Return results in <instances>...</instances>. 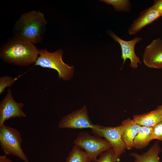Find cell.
<instances>
[{
    "mask_svg": "<svg viewBox=\"0 0 162 162\" xmlns=\"http://www.w3.org/2000/svg\"><path fill=\"white\" fill-rule=\"evenodd\" d=\"M38 55L34 44L14 36L8 39L0 49V58L3 62L20 66L35 64Z\"/></svg>",
    "mask_w": 162,
    "mask_h": 162,
    "instance_id": "6da1fadb",
    "label": "cell"
},
{
    "mask_svg": "<svg viewBox=\"0 0 162 162\" xmlns=\"http://www.w3.org/2000/svg\"><path fill=\"white\" fill-rule=\"evenodd\" d=\"M47 24L43 14L31 10L21 15L14 25L13 34L21 40L37 43L42 40Z\"/></svg>",
    "mask_w": 162,
    "mask_h": 162,
    "instance_id": "7a4b0ae2",
    "label": "cell"
},
{
    "mask_svg": "<svg viewBox=\"0 0 162 162\" xmlns=\"http://www.w3.org/2000/svg\"><path fill=\"white\" fill-rule=\"evenodd\" d=\"M63 50L60 49L53 52H49L46 49H39V56L34 65L55 69L58 73L59 79L68 80L73 76L74 67L68 65L63 62Z\"/></svg>",
    "mask_w": 162,
    "mask_h": 162,
    "instance_id": "3957f363",
    "label": "cell"
},
{
    "mask_svg": "<svg viewBox=\"0 0 162 162\" xmlns=\"http://www.w3.org/2000/svg\"><path fill=\"white\" fill-rule=\"evenodd\" d=\"M22 139L16 129L4 124L0 126V144L6 155H12L24 162H30L21 147Z\"/></svg>",
    "mask_w": 162,
    "mask_h": 162,
    "instance_id": "277c9868",
    "label": "cell"
},
{
    "mask_svg": "<svg viewBox=\"0 0 162 162\" xmlns=\"http://www.w3.org/2000/svg\"><path fill=\"white\" fill-rule=\"evenodd\" d=\"M74 143V145L83 149L91 161L93 162L97 159L98 156L112 148L111 145L106 139L93 136L86 131L80 132Z\"/></svg>",
    "mask_w": 162,
    "mask_h": 162,
    "instance_id": "5b68a950",
    "label": "cell"
},
{
    "mask_svg": "<svg viewBox=\"0 0 162 162\" xmlns=\"http://www.w3.org/2000/svg\"><path fill=\"white\" fill-rule=\"evenodd\" d=\"M122 126L105 127L95 124L92 129V132L95 135L104 137L111 145L116 154L120 157L125 152V144L122 139Z\"/></svg>",
    "mask_w": 162,
    "mask_h": 162,
    "instance_id": "8992f818",
    "label": "cell"
},
{
    "mask_svg": "<svg viewBox=\"0 0 162 162\" xmlns=\"http://www.w3.org/2000/svg\"><path fill=\"white\" fill-rule=\"evenodd\" d=\"M24 106L23 102L15 100L12 89H8L7 94L0 102V126L10 118L26 117V115L22 110Z\"/></svg>",
    "mask_w": 162,
    "mask_h": 162,
    "instance_id": "52a82bcc",
    "label": "cell"
},
{
    "mask_svg": "<svg viewBox=\"0 0 162 162\" xmlns=\"http://www.w3.org/2000/svg\"><path fill=\"white\" fill-rule=\"evenodd\" d=\"M95 124L90 119L87 107L84 106L81 109L76 110L62 117L58 127L61 128L82 129L94 128Z\"/></svg>",
    "mask_w": 162,
    "mask_h": 162,
    "instance_id": "ba28073f",
    "label": "cell"
},
{
    "mask_svg": "<svg viewBox=\"0 0 162 162\" xmlns=\"http://www.w3.org/2000/svg\"><path fill=\"white\" fill-rule=\"evenodd\" d=\"M109 34L120 45L122 50L121 57L123 60L122 68L126 60L129 59L130 61V67L134 69L137 68L138 67V64H141V62L140 58L135 53V47L137 43L142 40V38L136 36L130 40L126 41L120 38L112 32H110Z\"/></svg>",
    "mask_w": 162,
    "mask_h": 162,
    "instance_id": "9c48e42d",
    "label": "cell"
},
{
    "mask_svg": "<svg viewBox=\"0 0 162 162\" xmlns=\"http://www.w3.org/2000/svg\"><path fill=\"white\" fill-rule=\"evenodd\" d=\"M143 62L148 67L162 68V40L160 38L153 40L145 48Z\"/></svg>",
    "mask_w": 162,
    "mask_h": 162,
    "instance_id": "30bf717a",
    "label": "cell"
},
{
    "mask_svg": "<svg viewBox=\"0 0 162 162\" xmlns=\"http://www.w3.org/2000/svg\"><path fill=\"white\" fill-rule=\"evenodd\" d=\"M162 15L152 6L142 11L139 16L134 20L128 30L130 35L136 34L146 26L152 23Z\"/></svg>",
    "mask_w": 162,
    "mask_h": 162,
    "instance_id": "8fae6325",
    "label": "cell"
},
{
    "mask_svg": "<svg viewBox=\"0 0 162 162\" xmlns=\"http://www.w3.org/2000/svg\"><path fill=\"white\" fill-rule=\"evenodd\" d=\"M122 137L124 142L126 148L130 150L133 148L134 139L138 133L140 125L128 118L122 123Z\"/></svg>",
    "mask_w": 162,
    "mask_h": 162,
    "instance_id": "7c38bea8",
    "label": "cell"
},
{
    "mask_svg": "<svg viewBox=\"0 0 162 162\" xmlns=\"http://www.w3.org/2000/svg\"><path fill=\"white\" fill-rule=\"evenodd\" d=\"M133 119L140 126L153 127L162 120V109L158 106L147 113L134 115Z\"/></svg>",
    "mask_w": 162,
    "mask_h": 162,
    "instance_id": "4fadbf2b",
    "label": "cell"
},
{
    "mask_svg": "<svg viewBox=\"0 0 162 162\" xmlns=\"http://www.w3.org/2000/svg\"><path fill=\"white\" fill-rule=\"evenodd\" d=\"M154 139L152 127L140 126L133 142V148L137 149L144 148Z\"/></svg>",
    "mask_w": 162,
    "mask_h": 162,
    "instance_id": "5bb4252c",
    "label": "cell"
},
{
    "mask_svg": "<svg viewBox=\"0 0 162 162\" xmlns=\"http://www.w3.org/2000/svg\"><path fill=\"white\" fill-rule=\"evenodd\" d=\"M161 151V148L157 142L146 152L141 154L131 152L130 155L134 158L133 162H160L158 154Z\"/></svg>",
    "mask_w": 162,
    "mask_h": 162,
    "instance_id": "9a60e30c",
    "label": "cell"
},
{
    "mask_svg": "<svg viewBox=\"0 0 162 162\" xmlns=\"http://www.w3.org/2000/svg\"><path fill=\"white\" fill-rule=\"evenodd\" d=\"M87 154L78 146L74 145L65 162H91Z\"/></svg>",
    "mask_w": 162,
    "mask_h": 162,
    "instance_id": "2e32d148",
    "label": "cell"
},
{
    "mask_svg": "<svg viewBox=\"0 0 162 162\" xmlns=\"http://www.w3.org/2000/svg\"><path fill=\"white\" fill-rule=\"evenodd\" d=\"M100 1L112 5L117 11L128 12L131 9V4L128 0H101Z\"/></svg>",
    "mask_w": 162,
    "mask_h": 162,
    "instance_id": "e0dca14e",
    "label": "cell"
},
{
    "mask_svg": "<svg viewBox=\"0 0 162 162\" xmlns=\"http://www.w3.org/2000/svg\"><path fill=\"white\" fill-rule=\"evenodd\" d=\"M120 157L112 148L102 153L94 162H119Z\"/></svg>",
    "mask_w": 162,
    "mask_h": 162,
    "instance_id": "ac0fdd59",
    "label": "cell"
},
{
    "mask_svg": "<svg viewBox=\"0 0 162 162\" xmlns=\"http://www.w3.org/2000/svg\"><path fill=\"white\" fill-rule=\"evenodd\" d=\"M20 76H19L17 77L14 78L8 75L1 76L0 77V94H2L4 92L7 87L12 86Z\"/></svg>",
    "mask_w": 162,
    "mask_h": 162,
    "instance_id": "d6986e66",
    "label": "cell"
},
{
    "mask_svg": "<svg viewBox=\"0 0 162 162\" xmlns=\"http://www.w3.org/2000/svg\"><path fill=\"white\" fill-rule=\"evenodd\" d=\"M154 139L162 141V120L152 127Z\"/></svg>",
    "mask_w": 162,
    "mask_h": 162,
    "instance_id": "ffe728a7",
    "label": "cell"
},
{
    "mask_svg": "<svg viewBox=\"0 0 162 162\" xmlns=\"http://www.w3.org/2000/svg\"><path fill=\"white\" fill-rule=\"evenodd\" d=\"M162 15V0H156L152 6Z\"/></svg>",
    "mask_w": 162,
    "mask_h": 162,
    "instance_id": "44dd1931",
    "label": "cell"
},
{
    "mask_svg": "<svg viewBox=\"0 0 162 162\" xmlns=\"http://www.w3.org/2000/svg\"><path fill=\"white\" fill-rule=\"evenodd\" d=\"M0 162H14L9 158L7 157L6 155L0 156Z\"/></svg>",
    "mask_w": 162,
    "mask_h": 162,
    "instance_id": "7402d4cb",
    "label": "cell"
},
{
    "mask_svg": "<svg viewBox=\"0 0 162 162\" xmlns=\"http://www.w3.org/2000/svg\"><path fill=\"white\" fill-rule=\"evenodd\" d=\"M158 107H159L161 109H162V104L160 106H158Z\"/></svg>",
    "mask_w": 162,
    "mask_h": 162,
    "instance_id": "603a6c76",
    "label": "cell"
}]
</instances>
